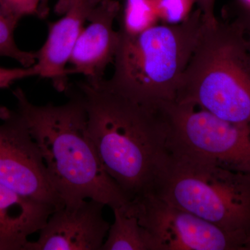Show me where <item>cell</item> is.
<instances>
[{"label": "cell", "mask_w": 250, "mask_h": 250, "mask_svg": "<svg viewBox=\"0 0 250 250\" xmlns=\"http://www.w3.org/2000/svg\"><path fill=\"white\" fill-rule=\"evenodd\" d=\"M88 129L104 168L130 200L149 192L168 138L161 104L135 101L103 80L77 82Z\"/></svg>", "instance_id": "6da1fadb"}, {"label": "cell", "mask_w": 250, "mask_h": 250, "mask_svg": "<svg viewBox=\"0 0 250 250\" xmlns=\"http://www.w3.org/2000/svg\"><path fill=\"white\" fill-rule=\"evenodd\" d=\"M13 94L65 207L73 208L85 200L112 209L129 205V198L104 168L88 131L84 106L75 91L62 105L34 104L22 88Z\"/></svg>", "instance_id": "7a4b0ae2"}, {"label": "cell", "mask_w": 250, "mask_h": 250, "mask_svg": "<svg viewBox=\"0 0 250 250\" xmlns=\"http://www.w3.org/2000/svg\"><path fill=\"white\" fill-rule=\"evenodd\" d=\"M149 192L240 238L250 250V174L167 143Z\"/></svg>", "instance_id": "3957f363"}, {"label": "cell", "mask_w": 250, "mask_h": 250, "mask_svg": "<svg viewBox=\"0 0 250 250\" xmlns=\"http://www.w3.org/2000/svg\"><path fill=\"white\" fill-rule=\"evenodd\" d=\"M174 102L196 105L225 121L250 123V47L236 19L203 22Z\"/></svg>", "instance_id": "277c9868"}, {"label": "cell", "mask_w": 250, "mask_h": 250, "mask_svg": "<svg viewBox=\"0 0 250 250\" xmlns=\"http://www.w3.org/2000/svg\"><path fill=\"white\" fill-rule=\"evenodd\" d=\"M203 22L197 9L180 24H157L134 36L118 31L114 72L108 83L145 104L174 102Z\"/></svg>", "instance_id": "5b68a950"}, {"label": "cell", "mask_w": 250, "mask_h": 250, "mask_svg": "<svg viewBox=\"0 0 250 250\" xmlns=\"http://www.w3.org/2000/svg\"><path fill=\"white\" fill-rule=\"evenodd\" d=\"M162 107L168 124L167 143L250 174V123L225 121L191 104L171 102Z\"/></svg>", "instance_id": "8992f818"}, {"label": "cell", "mask_w": 250, "mask_h": 250, "mask_svg": "<svg viewBox=\"0 0 250 250\" xmlns=\"http://www.w3.org/2000/svg\"><path fill=\"white\" fill-rule=\"evenodd\" d=\"M126 209L149 233L154 250H248L240 238L151 192L131 200Z\"/></svg>", "instance_id": "52a82bcc"}, {"label": "cell", "mask_w": 250, "mask_h": 250, "mask_svg": "<svg viewBox=\"0 0 250 250\" xmlns=\"http://www.w3.org/2000/svg\"><path fill=\"white\" fill-rule=\"evenodd\" d=\"M0 184L57 210L65 207L22 117L18 111L0 106Z\"/></svg>", "instance_id": "ba28073f"}, {"label": "cell", "mask_w": 250, "mask_h": 250, "mask_svg": "<svg viewBox=\"0 0 250 250\" xmlns=\"http://www.w3.org/2000/svg\"><path fill=\"white\" fill-rule=\"evenodd\" d=\"M101 202L85 200L73 208L54 210L41 229L39 238L25 250H101L109 230Z\"/></svg>", "instance_id": "9c48e42d"}, {"label": "cell", "mask_w": 250, "mask_h": 250, "mask_svg": "<svg viewBox=\"0 0 250 250\" xmlns=\"http://www.w3.org/2000/svg\"><path fill=\"white\" fill-rule=\"evenodd\" d=\"M100 0H62L61 19L49 24L45 43L36 52V76L51 81L59 92H66L71 70L67 68L70 57L88 16Z\"/></svg>", "instance_id": "30bf717a"}, {"label": "cell", "mask_w": 250, "mask_h": 250, "mask_svg": "<svg viewBox=\"0 0 250 250\" xmlns=\"http://www.w3.org/2000/svg\"><path fill=\"white\" fill-rule=\"evenodd\" d=\"M118 0H100L88 16L70 57L72 74L97 83L104 80L108 65L114 62L120 35L114 22L121 11Z\"/></svg>", "instance_id": "8fae6325"}, {"label": "cell", "mask_w": 250, "mask_h": 250, "mask_svg": "<svg viewBox=\"0 0 250 250\" xmlns=\"http://www.w3.org/2000/svg\"><path fill=\"white\" fill-rule=\"evenodd\" d=\"M56 210L0 184V250H25L28 237L40 231Z\"/></svg>", "instance_id": "7c38bea8"}, {"label": "cell", "mask_w": 250, "mask_h": 250, "mask_svg": "<svg viewBox=\"0 0 250 250\" xmlns=\"http://www.w3.org/2000/svg\"><path fill=\"white\" fill-rule=\"evenodd\" d=\"M112 210L114 222L101 250H154L150 235L134 213L125 208Z\"/></svg>", "instance_id": "4fadbf2b"}, {"label": "cell", "mask_w": 250, "mask_h": 250, "mask_svg": "<svg viewBox=\"0 0 250 250\" xmlns=\"http://www.w3.org/2000/svg\"><path fill=\"white\" fill-rule=\"evenodd\" d=\"M119 15L118 31L134 36L159 24V19L152 0H123Z\"/></svg>", "instance_id": "5bb4252c"}, {"label": "cell", "mask_w": 250, "mask_h": 250, "mask_svg": "<svg viewBox=\"0 0 250 250\" xmlns=\"http://www.w3.org/2000/svg\"><path fill=\"white\" fill-rule=\"evenodd\" d=\"M18 24L0 10V57L14 59L22 67H32L36 62V52L20 49L15 41Z\"/></svg>", "instance_id": "9a60e30c"}, {"label": "cell", "mask_w": 250, "mask_h": 250, "mask_svg": "<svg viewBox=\"0 0 250 250\" xmlns=\"http://www.w3.org/2000/svg\"><path fill=\"white\" fill-rule=\"evenodd\" d=\"M159 21L163 24H174L187 21L192 14L197 0H152Z\"/></svg>", "instance_id": "2e32d148"}, {"label": "cell", "mask_w": 250, "mask_h": 250, "mask_svg": "<svg viewBox=\"0 0 250 250\" xmlns=\"http://www.w3.org/2000/svg\"><path fill=\"white\" fill-rule=\"evenodd\" d=\"M40 4L41 0H0V10L19 22L26 16H39Z\"/></svg>", "instance_id": "e0dca14e"}, {"label": "cell", "mask_w": 250, "mask_h": 250, "mask_svg": "<svg viewBox=\"0 0 250 250\" xmlns=\"http://www.w3.org/2000/svg\"><path fill=\"white\" fill-rule=\"evenodd\" d=\"M34 76H36V73L34 65L14 68L0 66V89L9 88L17 81Z\"/></svg>", "instance_id": "ac0fdd59"}, {"label": "cell", "mask_w": 250, "mask_h": 250, "mask_svg": "<svg viewBox=\"0 0 250 250\" xmlns=\"http://www.w3.org/2000/svg\"><path fill=\"white\" fill-rule=\"evenodd\" d=\"M215 0H197V9L201 11L206 24H213L218 21L215 16Z\"/></svg>", "instance_id": "d6986e66"}, {"label": "cell", "mask_w": 250, "mask_h": 250, "mask_svg": "<svg viewBox=\"0 0 250 250\" xmlns=\"http://www.w3.org/2000/svg\"><path fill=\"white\" fill-rule=\"evenodd\" d=\"M247 34L250 36V10H245L238 18H236Z\"/></svg>", "instance_id": "ffe728a7"}, {"label": "cell", "mask_w": 250, "mask_h": 250, "mask_svg": "<svg viewBox=\"0 0 250 250\" xmlns=\"http://www.w3.org/2000/svg\"><path fill=\"white\" fill-rule=\"evenodd\" d=\"M49 1V0H41L40 7H39V17L45 18L47 14H48Z\"/></svg>", "instance_id": "44dd1931"}, {"label": "cell", "mask_w": 250, "mask_h": 250, "mask_svg": "<svg viewBox=\"0 0 250 250\" xmlns=\"http://www.w3.org/2000/svg\"><path fill=\"white\" fill-rule=\"evenodd\" d=\"M243 6V11L250 10V0H241Z\"/></svg>", "instance_id": "7402d4cb"}, {"label": "cell", "mask_w": 250, "mask_h": 250, "mask_svg": "<svg viewBox=\"0 0 250 250\" xmlns=\"http://www.w3.org/2000/svg\"><path fill=\"white\" fill-rule=\"evenodd\" d=\"M246 34H247V36H248V41H249L250 47V36L248 35V34H247V33H246Z\"/></svg>", "instance_id": "603a6c76"}]
</instances>
